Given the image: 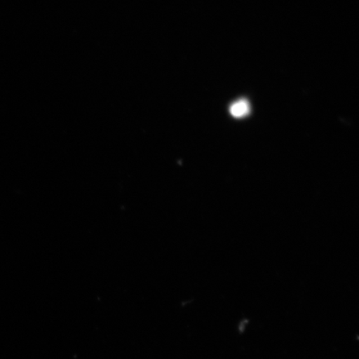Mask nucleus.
<instances>
[{"instance_id": "nucleus-1", "label": "nucleus", "mask_w": 359, "mask_h": 359, "mask_svg": "<svg viewBox=\"0 0 359 359\" xmlns=\"http://www.w3.org/2000/svg\"><path fill=\"white\" fill-rule=\"evenodd\" d=\"M250 107L246 100H239L233 103L230 107L231 114L236 118H244L249 114Z\"/></svg>"}]
</instances>
